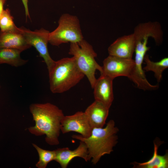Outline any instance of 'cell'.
<instances>
[{
    "label": "cell",
    "instance_id": "obj_1",
    "mask_svg": "<svg viewBox=\"0 0 168 168\" xmlns=\"http://www.w3.org/2000/svg\"><path fill=\"white\" fill-rule=\"evenodd\" d=\"M35 125L28 128L36 136L46 135V142L50 145L59 144L61 122L64 116L63 111L50 103H34L29 107Z\"/></svg>",
    "mask_w": 168,
    "mask_h": 168
},
{
    "label": "cell",
    "instance_id": "obj_2",
    "mask_svg": "<svg viewBox=\"0 0 168 168\" xmlns=\"http://www.w3.org/2000/svg\"><path fill=\"white\" fill-rule=\"evenodd\" d=\"M118 131L114 121L110 120L104 128H93L91 135L88 137L73 135L72 138L85 143L88 150L89 160L91 159L92 163L96 165L101 157L113 151V148L117 142L116 134Z\"/></svg>",
    "mask_w": 168,
    "mask_h": 168
},
{
    "label": "cell",
    "instance_id": "obj_3",
    "mask_svg": "<svg viewBox=\"0 0 168 168\" xmlns=\"http://www.w3.org/2000/svg\"><path fill=\"white\" fill-rule=\"evenodd\" d=\"M48 72L50 89L54 93L69 90L85 76L78 68L73 57L55 61Z\"/></svg>",
    "mask_w": 168,
    "mask_h": 168
},
{
    "label": "cell",
    "instance_id": "obj_4",
    "mask_svg": "<svg viewBox=\"0 0 168 168\" xmlns=\"http://www.w3.org/2000/svg\"><path fill=\"white\" fill-rule=\"evenodd\" d=\"M68 53L73 56L78 68L93 88L97 80L95 72L97 70L101 74L102 68L95 60L97 54L92 45L84 39L78 43H71Z\"/></svg>",
    "mask_w": 168,
    "mask_h": 168
},
{
    "label": "cell",
    "instance_id": "obj_5",
    "mask_svg": "<svg viewBox=\"0 0 168 168\" xmlns=\"http://www.w3.org/2000/svg\"><path fill=\"white\" fill-rule=\"evenodd\" d=\"M83 39L78 17L64 13L60 17L57 28L50 32L49 43L58 46L63 43H78Z\"/></svg>",
    "mask_w": 168,
    "mask_h": 168
},
{
    "label": "cell",
    "instance_id": "obj_6",
    "mask_svg": "<svg viewBox=\"0 0 168 168\" xmlns=\"http://www.w3.org/2000/svg\"><path fill=\"white\" fill-rule=\"evenodd\" d=\"M21 33L28 43L35 48L44 59L48 71L54 65L55 61L50 56L48 48L50 32L43 28L31 30L24 26L20 27Z\"/></svg>",
    "mask_w": 168,
    "mask_h": 168
},
{
    "label": "cell",
    "instance_id": "obj_7",
    "mask_svg": "<svg viewBox=\"0 0 168 168\" xmlns=\"http://www.w3.org/2000/svg\"><path fill=\"white\" fill-rule=\"evenodd\" d=\"M92 128L85 113L82 111L64 115L61 122L60 131L63 134L73 132L87 138L91 135Z\"/></svg>",
    "mask_w": 168,
    "mask_h": 168
},
{
    "label": "cell",
    "instance_id": "obj_8",
    "mask_svg": "<svg viewBox=\"0 0 168 168\" xmlns=\"http://www.w3.org/2000/svg\"><path fill=\"white\" fill-rule=\"evenodd\" d=\"M134 65V60L132 58H124L109 55L103 61L102 72L100 75H106L113 79L120 76L129 78Z\"/></svg>",
    "mask_w": 168,
    "mask_h": 168
},
{
    "label": "cell",
    "instance_id": "obj_9",
    "mask_svg": "<svg viewBox=\"0 0 168 168\" xmlns=\"http://www.w3.org/2000/svg\"><path fill=\"white\" fill-rule=\"evenodd\" d=\"M135 45L133 33L122 36L117 39L109 46V55L124 58L132 59Z\"/></svg>",
    "mask_w": 168,
    "mask_h": 168
},
{
    "label": "cell",
    "instance_id": "obj_10",
    "mask_svg": "<svg viewBox=\"0 0 168 168\" xmlns=\"http://www.w3.org/2000/svg\"><path fill=\"white\" fill-rule=\"evenodd\" d=\"M113 79L108 76L101 74L97 79L93 88L95 100L102 103L110 108L114 100Z\"/></svg>",
    "mask_w": 168,
    "mask_h": 168
},
{
    "label": "cell",
    "instance_id": "obj_11",
    "mask_svg": "<svg viewBox=\"0 0 168 168\" xmlns=\"http://www.w3.org/2000/svg\"><path fill=\"white\" fill-rule=\"evenodd\" d=\"M56 156L54 161L58 162L62 168H66L71 161L74 158L79 157L86 162L89 160L88 150L86 145L80 141L76 149L71 150L68 147L59 148L55 150Z\"/></svg>",
    "mask_w": 168,
    "mask_h": 168
},
{
    "label": "cell",
    "instance_id": "obj_12",
    "mask_svg": "<svg viewBox=\"0 0 168 168\" xmlns=\"http://www.w3.org/2000/svg\"><path fill=\"white\" fill-rule=\"evenodd\" d=\"M110 108L95 100L84 111L92 128L103 127L109 115Z\"/></svg>",
    "mask_w": 168,
    "mask_h": 168
},
{
    "label": "cell",
    "instance_id": "obj_13",
    "mask_svg": "<svg viewBox=\"0 0 168 168\" xmlns=\"http://www.w3.org/2000/svg\"><path fill=\"white\" fill-rule=\"evenodd\" d=\"M31 47L21 31L3 32L0 30V49H16L23 51Z\"/></svg>",
    "mask_w": 168,
    "mask_h": 168
},
{
    "label": "cell",
    "instance_id": "obj_14",
    "mask_svg": "<svg viewBox=\"0 0 168 168\" xmlns=\"http://www.w3.org/2000/svg\"><path fill=\"white\" fill-rule=\"evenodd\" d=\"M22 52L16 49H0V64H7L15 67L26 64L28 60L21 58L20 54Z\"/></svg>",
    "mask_w": 168,
    "mask_h": 168
},
{
    "label": "cell",
    "instance_id": "obj_15",
    "mask_svg": "<svg viewBox=\"0 0 168 168\" xmlns=\"http://www.w3.org/2000/svg\"><path fill=\"white\" fill-rule=\"evenodd\" d=\"M159 146L154 143V150L152 157L147 161L143 163L134 162L132 163L135 168H167L168 154L167 152L164 155L158 154Z\"/></svg>",
    "mask_w": 168,
    "mask_h": 168
},
{
    "label": "cell",
    "instance_id": "obj_16",
    "mask_svg": "<svg viewBox=\"0 0 168 168\" xmlns=\"http://www.w3.org/2000/svg\"><path fill=\"white\" fill-rule=\"evenodd\" d=\"M144 61L146 64V66L143 68L144 71L153 72L157 82H160L162 78L163 71L168 67V58L166 57L159 61L154 62L149 59L148 55L146 54Z\"/></svg>",
    "mask_w": 168,
    "mask_h": 168
},
{
    "label": "cell",
    "instance_id": "obj_17",
    "mask_svg": "<svg viewBox=\"0 0 168 168\" xmlns=\"http://www.w3.org/2000/svg\"><path fill=\"white\" fill-rule=\"evenodd\" d=\"M13 17L8 8L4 9L0 17V29L2 31H20L19 28L15 25Z\"/></svg>",
    "mask_w": 168,
    "mask_h": 168
},
{
    "label": "cell",
    "instance_id": "obj_18",
    "mask_svg": "<svg viewBox=\"0 0 168 168\" xmlns=\"http://www.w3.org/2000/svg\"><path fill=\"white\" fill-rule=\"evenodd\" d=\"M37 150L39 156V160L36 164L38 168H45L48 164L54 160L56 153L55 150L49 151L43 149L35 144H32Z\"/></svg>",
    "mask_w": 168,
    "mask_h": 168
},
{
    "label": "cell",
    "instance_id": "obj_19",
    "mask_svg": "<svg viewBox=\"0 0 168 168\" xmlns=\"http://www.w3.org/2000/svg\"><path fill=\"white\" fill-rule=\"evenodd\" d=\"M21 0L24 7L26 20H27V17H28L30 18L28 7V0Z\"/></svg>",
    "mask_w": 168,
    "mask_h": 168
},
{
    "label": "cell",
    "instance_id": "obj_20",
    "mask_svg": "<svg viewBox=\"0 0 168 168\" xmlns=\"http://www.w3.org/2000/svg\"><path fill=\"white\" fill-rule=\"evenodd\" d=\"M7 0H0V17L4 10V7Z\"/></svg>",
    "mask_w": 168,
    "mask_h": 168
},
{
    "label": "cell",
    "instance_id": "obj_21",
    "mask_svg": "<svg viewBox=\"0 0 168 168\" xmlns=\"http://www.w3.org/2000/svg\"><path fill=\"white\" fill-rule=\"evenodd\" d=\"M0 88H1V86H0Z\"/></svg>",
    "mask_w": 168,
    "mask_h": 168
}]
</instances>
